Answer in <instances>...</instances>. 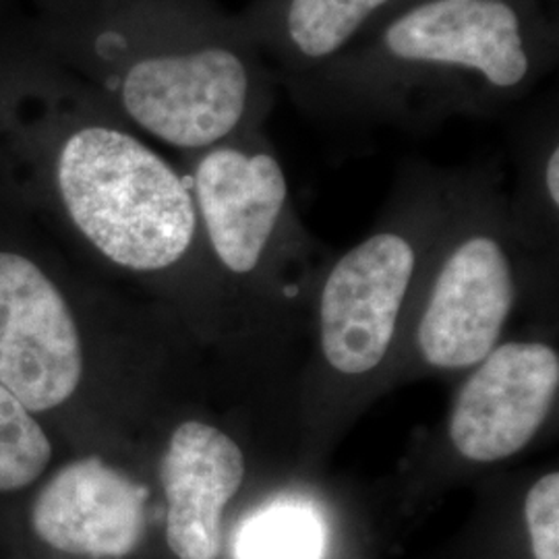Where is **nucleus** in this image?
<instances>
[{
	"instance_id": "ddd939ff",
	"label": "nucleus",
	"mask_w": 559,
	"mask_h": 559,
	"mask_svg": "<svg viewBox=\"0 0 559 559\" xmlns=\"http://www.w3.org/2000/svg\"><path fill=\"white\" fill-rule=\"evenodd\" d=\"M318 531L297 512L261 516L240 537L239 559H316Z\"/></svg>"
},
{
	"instance_id": "39448f33",
	"label": "nucleus",
	"mask_w": 559,
	"mask_h": 559,
	"mask_svg": "<svg viewBox=\"0 0 559 559\" xmlns=\"http://www.w3.org/2000/svg\"><path fill=\"white\" fill-rule=\"evenodd\" d=\"M436 214L420 205L400 216L402 221L350 247L325 274L321 353L340 376H367L390 353L402 305L419 270L427 222Z\"/></svg>"
},
{
	"instance_id": "1a4fd4ad",
	"label": "nucleus",
	"mask_w": 559,
	"mask_h": 559,
	"mask_svg": "<svg viewBox=\"0 0 559 559\" xmlns=\"http://www.w3.org/2000/svg\"><path fill=\"white\" fill-rule=\"evenodd\" d=\"M147 489L98 456L75 460L41 487L32 526L48 547L87 559H122L145 535Z\"/></svg>"
},
{
	"instance_id": "f8f14e48",
	"label": "nucleus",
	"mask_w": 559,
	"mask_h": 559,
	"mask_svg": "<svg viewBox=\"0 0 559 559\" xmlns=\"http://www.w3.org/2000/svg\"><path fill=\"white\" fill-rule=\"evenodd\" d=\"M52 445L38 420L0 383V491H17L40 477Z\"/></svg>"
},
{
	"instance_id": "0eeeda50",
	"label": "nucleus",
	"mask_w": 559,
	"mask_h": 559,
	"mask_svg": "<svg viewBox=\"0 0 559 559\" xmlns=\"http://www.w3.org/2000/svg\"><path fill=\"white\" fill-rule=\"evenodd\" d=\"M83 373L80 330L34 261L0 251V383L29 413L71 399Z\"/></svg>"
},
{
	"instance_id": "7ed1b4c3",
	"label": "nucleus",
	"mask_w": 559,
	"mask_h": 559,
	"mask_svg": "<svg viewBox=\"0 0 559 559\" xmlns=\"http://www.w3.org/2000/svg\"><path fill=\"white\" fill-rule=\"evenodd\" d=\"M73 119L57 154V187L83 239L131 272L187 260L201 235L187 177L96 94Z\"/></svg>"
},
{
	"instance_id": "4468645a",
	"label": "nucleus",
	"mask_w": 559,
	"mask_h": 559,
	"mask_svg": "<svg viewBox=\"0 0 559 559\" xmlns=\"http://www.w3.org/2000/svg\"><path fill=\"white\" fill-rule=\"evenodd\" d=\"M524 520L535 559H559V473L535 480L524 498Z\"/></svg>"
},
{
	"instance_id": "423d86ee",
	"label": "nucleus",
	"mask_w": 559,
	"mask_h": 559,
	"mask_svg": "<svg viewBox=\"0 0 559 559\" xmlns=\"http://www.w3.org/2000/svg\"><path fill=\"white\" fill-rule=\"evenodd\" d=\"M191 156L185 177L214 260L239 278L260 272L293 239L290 189L272 143L258 129Z\"/></svg>"
},
{
	"instance_id": "f257e3e1",
	"label": "nucleus",
	"mask_w": 559,
	"mask_h": 559,
	"mask_svg": "<svg viewBox=\"0 0 559 559\" xmlns=\"http://www.w3.org/2000/svg\"><path fill=\"white\" fill-rule=\"evenodd\" d=\"M558 52L540 0H415L293 96L307 110L400 127L491 117L526 98Z\"/></svg>"
},
{
	"instance_id": "f03ea898",
	"label": "nucleus",
	"mask_w": 559,
	"mask_h": 559,
	"mask_svg": "<svg viewBox=\"0 0 559 559\" xmlns=\"http://www.w3.org/2000/svg\"><path fill=\"white\" fill-rule=\"evenodd\" d=\"M78 60L117 117L189 154L263 129L276 98L272 67L212 0H90Z\"/></svg>"
},
{
	"instance_id": "20e7f679",
	"label": "nucleus",
	"mask_w": 559,
	"mask_h": 559,
	"mask_svg": "<svg viewBox=\"0 0 559 559\" xmlns=\"http://www.w3.org/2000/svg\"><path fill=\"white\" fill-rule=\"evenodd\" d=\"M460 218L417 328L420 357L441 371L479 365L500 344L519 297L516 263L498 216L464 207Z\"/></svg>"
},
{
	"instance_id": "9b49d317",
	"label": "nucleus",
	"mask_w": 559,
	"mask_h": 559,
	"mask_svg": "<svg viewBox=\"0 0 559 559\" xmlns=\"http://www.w3.org/2000/svg\"><path fill=\"white\" fill-rule=\"evenodd\" d=\"M247 462L226 431L185 420L173 431L162 456L166 496V543L179 559H218L222 519L239 493Z\"/></svg>"
},
{
	"instance_id": "9d476101",
	"label": "nucleus",
	"mask_w": 559,
	"mask_h": 559,
	"mask_svg": "<svg viewBox=\"0 0 559 559\" xmlns=\"http://www.w3.org/2000/svg\"><path fill=\"white\" fill-rule=\"evenodd\" d=\"M415 0H251L240 25L290 92L318 80Z\"/></svg>"
},
{
	"instance_id": "6e6552de",
	"label": "nucleus",
	"mask_w": 559,
	"mask_h": 559,
	"mask_svg": "<svg viewBox=\"0 0 559 559\" xmlns=\"http://www.w3.org/2000/svg\"><path fill=\"white\" fill-rule=\"evenodd\" d=\"M559 390L558 350L543 342L498 344L462 383L448 438L468 462L512 459L539 436Z\"/></svg>"
}]
</instances>
